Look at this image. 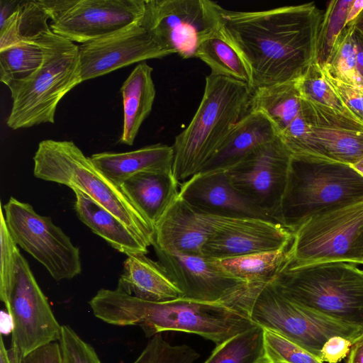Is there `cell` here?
Here are the masks:
<instances>
[{
    "instance_id": "cell-41",
    "label": "cell",
    "mask_w": 363,
    "mask_h": 363,
    "mask_svg": "<svg viewBox=\"0 0 363 363\" xmlns=\"http://www.w3.org/2000/svg\"><path fill=\"white\" fill-rule=\"evenodd\" d=\"M11 352L14 363H62L59 342L45 345L23 356Z\"/></svg>"
},
{
    "instance_id": "cell-48",
    "label": "cell",
    "mask_w": 363,
    "mask_h": 363,
    "mask_svg": "<svg viewBox=\"0 0 363 363\" xmlns=\"http://www.w3.org/2000/svg\"><path fill=\"white\" fill-rule=\"evenodd\" d=\"M356 33L363 38V11L355 21Z\"/></svg>"
},
{
    "instance_id": "cell-9",
    "label": "cell",
    "mask_w": 363,
    "mask_h": 363,
    "mask_svg": "<svg viewBox=\"0 0 363 363\" xmlns=\"http://www.w3.org/2000/svg\"><path fill=\"white\" fill-rule=\"evenodd\" d=\"M336 262L363 264V201L305 221L293 233L284 267Z\"/></svg>"
},
{
    "instance_id": "cell-25",
    "label": "cell",
    "mask_w": 363,
    "mask_h": 363,
    "mask_svg": "<svg viewBox=\"0 0 363 363\" xmlns=\"http://www.w3.org/2000/svg\"><path fill=\"white\" fill-rule=\"evenodd\" d=\"M75 194L74 210L79 220L111 247L127 256L148 252V245L113 213L84 193Z\"/></svg>"
},
{
    "instance_id": "cell-45",
    "label": "cell",
    "mask_w": 363,
    "mask_h": 363,
    "mask_svg": "<svg viewBox=\"0 0 363 363\" xmlns=\"http://www.w3.org/2000/svg\"><path fill=\"white\" fill-rule=\"evenodd\" d=\"M363 11V0H353L349 9L346 26L355 21Z\"/></svg>"
},
{
    "instance_id": "cell-40",
    "label": "cell",
    "mask_w": 363,
    "mask_h": 363,
    "mask_svg": "<svg viewBox=\"0 0 363 363\" xmlns=\"http://www.w3.org/2000/svg\"><path fill=\"white\" fill-rule=\"evenodd\" d=\"M321 63L323 77L346 106L363 123V88L349 84L335 77Z\"/></svg>"
},
{
    "instance_id": "cell-1",
    "label": "cell",
    "mask_w": 363,
    "mask_h": 363,
    "mask_svg": "<svg viewBox=\"0 0 363 363\" xmlns=\"http://www.w3.org/2000/svg\"><path fill=\"white\" fill-rule=\"evenodd\" d=\"M219 30L246 64L255 90L301 78L320 62L323 13L313 2L240 11L219 5Z\"/></svg>"
},
{
    "instance_id": "cell-10",
    "label": "cell",
    "mask_w": 363,
    "mask_h": 363,
    "mask_svg": "<svg viewBox=\"0 0 363 363\" xmlns=\"http://www.w3.org/2000/svg\"><path fill=\"white\" fill-rule=\"evenodd\" d=\"M218 7L209 0H145L140 25L170 55L196 57L201 42L219 31Z\"/></svg>"
},
{
    "instance_id": "cell-24",
    "label": "cell",
    "mask_w": 363,
    "mask_h": 363,
    "mask_svg": "<svg viewBox=\"0 0 363 363\" xmlns=\"http://www.w3.org/2000/svg\"><path fill=\"white\" fill-rule=\"evenodd\" d=\"M173 171L135 174L121 186L128 199L154 226L179 195Z\"/></svg>"
},
{
    "instance_id": "cell-16",
    "label": "cell",
    "mask_w": 363,
    "mask_h": 363,
    "mask_svg": "<svg viewBox=\"0 0 363 363\" xmlns=\"http://www.w3.org/2000/svg\"><path fill=\"white\" fill-rule=\"evenodd\" d=\"M158 262L186 298L238 304L247 284L223 271L203 255L167 252L154 248Z\"/></svg>"
},
{
    "instance_id": "cell-27",
    "label": "cell",
    "mask_w": 363,
    "mask_h": 363,
    "mask_svg": "<svg viewBox=\"0 0 363 363\" xmlns=\"http://www.w3.org/2000/svg\"><path fill=\"white\" fill-rule=\"evenodd\" d=\"M305 109L296 80L255 90L249 101V110L263 113L279 135Z\"/></svg>"
},
{
    "instance_id": "cell-37",
    "label": "cell",
    "mask_w": 363,
    "mask_h": 363,
    "mask_svg": "<svg viewBox=\"0 0 363 363\" xmlns=\"http://www.w3.org/2000/svg\"><path fill=\"white\" fill-rule=\"evenodd\" d=\"M267 363H324L305 348L270 330L264 329Z\"/></svg>"
},
{
    "instance_id": "cell-6",
    "label": "cell",
    "mask_w": 363,
    "mask_h": 363,
    "mask_svg": "<svg viewBox=\"0 0 363 363\" xmlns=\"http://www.w3.org/2000/svg\"><path fill=\"white\" fill-rule=\"evenodd\" d=\"M292 302L363 329V269L349 262L284 267L271 281Z\"/></svg>"
},
{
    "instance_id": "cell-33",
    "label": "cell",
    "mask_w": 363,
    "mask_h": 363,
    "mask_svg": "<svg viewBox=\"0 0 363 363\" xmlns=\"http://www.w3.org/2000/svg\"><path fill=\"white\" fill-rule=\"evenodd\" d=\"M355 21L347 25L335 43L328 60L323 62L340 80L363 88V77L356 63Z\"/></svg>"
},
{
    "instance_id": "cell-19",
    "label": "cell",
    "mask_w": 363,
    "mask_h": 363,
    "mask_svg": "<svg viewBox=\"0 0 363 363\" xmlns=\"http://www.w3.org/2000/svg\"><path fill=\"white\" fill-rule=\"evenodd\" d=\"M179 197L199 214L267 218L234 189L226 170L193 175L180 184Z\"/></svg>"
},
{
    "instance_id": "cell-26",
    "label": "cell",
    "mask_w": 363,
    "mask_h": 363,
    "mask_svg": "<svg viewBox=\"0 0 363 363\" xmlns=\"http://www.w3.org/2000/svg\"><path fill=\"white\" fill-rule=\"evenodd\" d=\"M152 68L145 62L136 65L123 83V123L120 143L132 145L139 129L151 112L156 91Z\"/></svg>"
},
{
    "instance_id": "cell-28",
    "label": "cell",
    "mask_w": 363,
    "mask_h": 363,
    "mask_svg": "<svg viewBox=\"0 0 363 363\" xmlns=\"http://www.w3.org/2000/svg\"><path fill=\"white\" fill-rule=\"evenodd\" d=\"M291 244L274 251L215 261L225 273L247 284L267 283L275 277L287 262Z\"/></svg>"
},
{
    "instance_id": "cell-36",
    "label": "cell",
    "mask_w": 363,
    "mask_h": 363,
    "mask_svg": "<svg viewBox=\"0 0 363 363\" xmlns=\"http://www.w3.org/2000/svg\"><path fill=\"white\" fill-rule=\"evenodd\" d=\"M199 357V354L190 346L172 345L157 334L133 363H194Z\"/></svg>"
},
{
    "instance_id": "cell-3",
    "label": "cell",
    "mask_w": 363,
    "mask_h": 363,
    "mask_svg": "<svg viewBox=\"0 0 363 363\" xmlns=\"http://www.w3.org/2000/svg\"><path fill=\"white\" fill-rule=\"evenodd\" d=\"M250 86L210 74L201 103L187 127L175 137L173 174L181 184L199 173L234 125L248 112Z\"/></svg>"
},
{
    "instance_id": "cell-13",
    "label": "cell",
    "mask_w": 363,
    "mask_h": 363,
    "mask_svg": "<svg viewBox=\"0 0 363 363\" xmlns=\"http://www.w3.org/2000/svg\"><path fill=\"white\" fill-rule=\"evenodd\" d=\"M11 318V350L19 356L59 341L60 325L29 264L20 254L13 286L2 301Z\"/></svg>"
},
{
    "instance_id": "cell-18",
    "label": "cell",
    "mask_w": 363,
    "mask_h": 363,
    "mask_svg": "<svg viewBox=\"0 0 363 363\" xmlns=\"http://www.w3.org/2000/svg\"><path fill=\"white\" fill-rule=\"evenodd\" d=\"M306 100L310 157L352 165L363 157V123L331 107Z\"/></svg>"
},
{
    "instance_id": "cell-34",
    "label": "cell",
    "mask_w": 363,
    "mask_h": 363,
    "mask_svg": "<svg viewBox=\"0 0 363 363\" xmlns=\"http://www.w3.org/2000/svg\"><path fill=\"white\" fill-rule=\"evenodd\" d=\"M296 84L303 98L358 118L341 101L324 78L320 62L313 64L306 73L296 80Z\"/></svg>"
},
{
    "instance_id": "cell-35",
    "label": "cell",
    "mask_w": 363,
    "mask_h": 363,
    "mask_svg": "<svg viewBox=\"0 0 363 363\" xmlns=\"http://www.w3.org/2000/svg\"><path fill=\"white\" fill-rule=\"evenodd\" d=\"M352 1H330L323 13L319 35L320 62L328 60L335 43L346 26L347 13Z\"/></svg>"
},
{
    "instance_id": "cell-47",
    "label": "cell",
    "mask_w": 363,
    "mask_h": 363,
    "mask_svg": "<svg viewBox=\"0 0 363 363\" xmlns=\"http://www.w3.org/2000/svg\"><path fill=\"white\" fill-rule=\"evenodd\" d=\"M0 363H14L11 350L6 347L2 335L0 337Z\"/></svg>"
},
{
    "instance_id": "cell-21",
    "label": "cell",
    "mask_w": 363,
    "mask_h": 363,
    "mask_svg": "<svg viewBox=\"0 0 363 363\" xmlns=\"http://www.w3.org/2000/svg\"><path fill=\"white\" fill-rule=\"evenodd\" d=\"M277 138L274 125L263 113L248 111L199 172L227 170L258 147Z\"/></svg>"
},
{
    "instance_id": "cell-7",
    "label": "cell",
    "mask_w": 363,
    "mask_h": 363,
    "mask_svg": "<svg viewBox=\"0 0 363 363\" xmlns=\"http://www.w3.org/2000/svg\"><path fill=\"white\" fill-rule=\"evenodd\" d=\"M38 41L43 50L42 65L10 91L13 103L6 124L13 130L54 123L59 102L82 82L79 45L50 28Z\"/></svg>"
},
{
    "instance_id": "cell-12",
    "label": "cell",
    "mask_w": 363,
    "mask_h": 363,
    "mask_svg": "<svg viewBox=\"0 0 363 363\" xmlns=\"http://www.w3.org/2000/svg\"><path fill=\"white\" fill-rule=\"evenodd\" d=\"M51 30L73 43L92 42L140 23L145 0H40Z\"/></svg>"
},
{
    "instance_id": "cell-2",
    "label": "cell",
    "mask_w": 363,
    "mask_h": 363,
    "mask_svg": "<svg viewBox=\"0 0 363 363\" xmlns=\"http://www.w3.org/2000/svg\"><path fill=\"white\" fill-rule=\"evenodd\" d=\"M94 315L116 326L140 327L147 337L165 331L192 333L220 345L257 325L235 303L206 302L184 297L149 301L101 289L89 302Z\"/></svg>"
},
{
    "instance_id": "cell-17",
    "label": "cell",
    "mask_w": 363,
    "mask_h": 363,
    "mask_svg": "<svg viewBox=\"0 0 363 363\" xmlns=\"http://www.w3.org/2000/svg\"><path fill=\"white\" fill-rule=\"evenodd\" d=\"M82 82L105 75L135 62L170 54L140 23L79 45Z\"/></svg>"
},
{
    "instance_id": "cell-15",
    "label": "cell",
    "mask_w": 363,
    "mask_h": 363,
    "mask_svg": "<svg viewBox=\"0 0 363 363\" xmlns=\"http://www.w3.org/2000/svg\"><path fill=\"white\" fill-rule=\"evenodd\" d=\"M200 216L210 230L203 255L211 259L274 251L290 244L293 240L292 232L271 219Z\"/></svg>"
},
{
    "instance_id": "cell-20",
    "label": "cell",
    "mask_w": 363,
    "mask_h": 363,
    "mask_svg": "<svg viewBox=\"0 0 363 363\" xmlns=\"http://www.w3.org/2000/svg\"><path fill=\"white\" fill-rule=\"evenodd\" d=\"M209 235L208 226L200 214L179 195L154 225L152 245L167 252L203 255Z\"/></svg>"
},
{
    "instance_id": "cell-43",
    "label": "cell",
    "mask_w": 363,
    "mask_h": 363,
    "mask_svg": "<svg viewBox=\"0 0 363 363\" xmlns=\"http://www.w3.org/2000/svg\"><path fill=\"white\" fill-rule=\"evenodd\" d=\"M347 363H363V333L352 343Z\"/></svg>"
},
{
    "instance_id": "cell-22",
    "label": "cell",
    "mask_w": 363,
    "mask_h": 363,
    "mask_svg": "<svg viewBox=\"0 0 363 363\" xmlns=\"http://www.w3.org/2000/svg\"><path fill=\"white\" fill-rule=\"evenodd\" d=\"M116 289L149 301L183 297L162 264L143 254L128 256Z\"/></svg>"
},
{
    "instance_id": "cell-11",
    "label": "cell",
    "mask_w": 363,
    "mask_h": 363,
    "mask_svg": "<svg viewBox=\"0 0 363 363\" xmlns=\"http://www.w3.org/2000/svg\"><path fill=\"white\" fill-rule=\"evenodd\" d=\"M5 220L16 243L42 264L57 281L82 272L80 252L51 218L32 206L10 197L4 206Z\"/></svg>"
},
{
    "instance_id": "cell-49",
    "label": "cell",
    "mask_w": 363,
    "mask_h": 363,
    "mask_svg": "<svg viewBox=\"0 0 363 363\" xmlns=\"http://www.w3.org/2000/svg\"><path fill=\"white\" fill-rule=\"evenodd\" d=\"M363 177V157L354 164L350 165Z\"/></svg>"
},
{
    "instance_id": "cell-14",
    "label": "cell",
    "mask_w": 363,
    "mask_h": 363,
    "mask_svg": "<svg viewBox=\"0 0 363 363\" xmlns=\"http://www.w3.org/2000/svg\"><path fill=\"white\" fill-rule=\"evenodd\" d=\"M291 158L290 151L277 138L226 172L238 194L264 217L274 220L285 193Z\"/></svg>"
},
{
    "instance_id": "cell-46",
    "label": "cell",
    "mask_w": 363,
    "mask_h": 363,
    "mask_svg": "<svg viewBox=\"0 0 363 363\" xmlns=\"http://www.w3.org/2000/svg\"><path fill=\"white\" fill-rule=\"evenodd\" d=\"M356 63L359 72L363 77V38L355 33Z\"/></svg>"
},
{
    "instance_id": "cell-44",
    "label": "cell",
    "mask_w": 363,
    "mask_h": 363,
    "mask_svg": "<svg viewBox=\"0 0 363 363\" xmlns=\"http://www.w3.org/2000/svg\"><path fill=\"white\" fill-rule=\"evenodd\" d=\"M19 1L1 0L0 25L2 24L15 11Z\"/></svg>"
},
{
    "instance_id": "cell-32",
    "label": "cell",
    "mask_w": 363,
    "mask_h": 363,
    "mask_svg": "<svg viewBox=\"0 0 363 363\" xmlns=\"http://www.w3.org/2000/svg\"><path fill=\"white\" fill-rule=\"evenodd\" d=\"M204 363H267L264 328L257 325L216 345Z\"/></svg>"
},
{
    "instance_id": "cell-42",
    "label": "cell",
    "mask_w": 363,
    "mask_h": 363,
    "mask_svg": "<svg viewBox=\"0 0 363 363\" xmlns=\"http://www.w3.org/2000/svg\"><path fill=\"white\" fill-rule=\"evenodd\" d=\"M352 342L341 336H333L323 345L320 359L323 362L338 363L349 354Z\"/></svg>"
},
{
    "instance_id": "cell-29",
    "label": "cell",
    "mask_w": 363,
    "mask_h": 363,
    "mask_svg": "<svg viewBox=\"0 0 363 363\" xmlns=\"http://www.w3.org/2000/svg\"><path fill=\"white\" fill-rule=\"evenodd\" d=\"M49 18L40 0L19 1L13 13L0 25V50L37 38L50 28Z\"/></svg>"
},
{
    "instance_id": "cell-31",
    "label": "cell",
    "mask_w": 363,
    "mask_h": 363,
    "mask_svg": "<svg viewBox=\"0 0 363 363\" xmlns=\"http://www.w3.org/2000/svg\"><path fill=\"white\" fill-rule=\"evenodd\" d=\"M196 57L210 67L211 74L242 82L250 88L251 77L246 64L220 30L201 42Z\"/></svg>"
},
{
    "instance_id": "cell-5",
    "label": "cell",
    "mask_w": 363,
    "mask_h": 363,
    "mask_svg": "<svg viewBox=\"0 0 363 363\" xmlns=\"http://www.w3.org/2000/svg\"><path fill=\"white\" fill-rule=\"evenodd\" d=\"M363 201V177L337 162L292 156L274 220L294 233L317 214Z\"/></svg>"
},
{
    "instance_id": "cell-4",
    "label": "cell",
    "mask_w": 363,
    "mask_h": 363,
    "mask_svg": "<svg viewBox=\"0 0 363 363\" xmlns=\"http://www.w3.org/2000/svg\"><path fill=\"white\" fill-rule=\"evenodd\" d=\"M35 177L78 190L107 209L148 246L154 226L137 209L122 188L108 179L90 157L72 142L51 139L40 142L33 157Z\"/></svg>"
},
{
    "instance_id": "cell-38",
    "label": "cell",
    "mask_w": 363,
    "mask_h": 363,
    "mask_svg": "<svg viewBox=\"0 0 363 363\" xmlns=\"http://www.w3.org/2000/svg\"><path fill=\"white\" fill-rule=\"evenodd\" d=\"M0 217V299L3 301L8 296L14 283L18 258L21 253L17 247L18 245L9 230L1 208Z\"/></svg>"
},
{
    "instance_id": "cell-39",
    "label": "cell",
    "mask_w": 363,
    "mask_h": 363,
    "mask_svg": "<svg viewBox=\"0 0 363 363\" xmlns=\"http://www.w3.org/2000/svg\"><path fill=\"white\" fill-rule=\"evenodd\" d=\"M60 346L62 363H101L94 348L67 325H62Z\"/></svg>"
},
{
    "instance_id": "cell-30",
    "label": "cell",
    "mask_w": 363,
    "mask_h": 363,
    "mask_svg": "<svg viewBox=\"0 0 363 363\" xmlns=\"http://www.w3.org/2000/svg\"><path fill=\"white\" fill-rule=\"evenodd\" d=\"M39 36L0 50V80L10 91L28 79L42 65L43 50Z\"/></svg>"
},
{
    "instance_id": "cell-23",
    "label": "cell",
    "mask_w": 363,
    "mask_h": 363,
    "mask_svg": "<svg viewBox=\"0 0 363 363\" xmlns=\"http://www.w3.org/2000/svg\"><path fill=\"white\" fill-rule=\"evenodd\" d=\"M90 158L96 167L119 186L140 173L173 171V148L160 143L125 152L96 153Z\"/></svg>"
},
{
    "instance_id": "cell-8",
    "label": "cell",
    "mask_w": 363,
    "mask_h": 363,
    "mask_svg": "<svg viewBox=\"0 0 363 363\" xmlns=\"http://www.w3.org/2000/svg\"><path fill=\"white\" fill-rule=\"evenodd\" d=\"M242 306L255 324L280 334L319 359L322 347L330 337L341 336L354 342L363 333V329L292 302L271 281L247 284L242 294Z\"/></svg>"
}]
</instances>
